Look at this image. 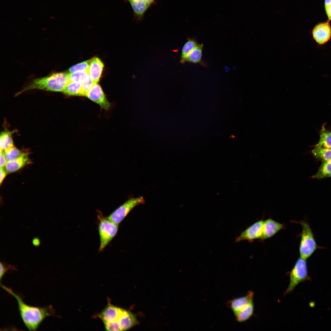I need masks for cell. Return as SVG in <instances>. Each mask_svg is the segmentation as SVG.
<instances>
[{
	"instance_id": "cell-1",
	"label": "cell",
	"mask_w": 331,
	"mask_h": 331,
	"mask_svg": "<svg viewBox=\"0 0 331 331\" xmlns=\"http://www.w3.org/2000/svg\"><path fill=\"white\" fill-rule=\"evenodd\" d=\"M0 286L16 299L21 317L25 325L29 330H36L46 318L55 315L54 309L51 306L42 307L28 305L24 303L21 297L14 292L11 289L1 283Z\"/></svg>"
},
{
	"instance_id": "cell-2",
	"label": "cell",
	"mask_w": 331,
	"mask_h": 331,
	"mask_svg": "<svg viewBox=\"0 0 331 331\" xmlns=\"http://www.w3.org/2000/svg\"><path fill=\"white\" fill-rule=\"evenodd\" d=\"M70 81L69 73L65 72H53L45 77L33 79L16 93L15 96L29 90L35 89L63 92Z\"/></svg>"
},
{
	"instance_id": "cell-3",
	"label": "cell",
	"mask_w": 331,
	"mask_h": 331,
	"mask_svg": "<svg viewBox=\"0 0 331 331\" xmlns=\"http://www.w3.org/2000/svg\"><path fill=\"white\" fill-rule=\"evenodd\" d=\"M299 223L302 228L299 246V254L300 257L306 259L310 257L319 247L308 222L304 220Z\"/></svg>"
},
{
	"instance_id": "cell-4",
	"label": "cell",
	"mask_w": 331,
	"mask_h": 331,
	"mask_svg": "<svg viewBox=\"0 0 331 331\" xmlns=\"http://www.w3.org/2000/svg\"><path fill=\"white\" fill-rule=\"evenodd\" d=\"M98 230L100 244L99 251H103L116 234L118 224L111 220L108 217L98 215Z\"/></svg>"
},
{
	"instance_id": "cell-5",
	"label": "cell",
	"mask_w": 331,
	"mask_h": 331,
	"mask_svg": "<svg viewBox=\"0 0 331 331\" xmlns=\"http://www.w3.org/2000/svg\"><path fill=\"white\" fill-rule=\"evenodd\" d=\"M306 260L301 257L299 258L289 272V283L284 295L291 292L300 283L309 279Z\"/></svg>"
},
{
	"instance_id": "cell-6",
	"label": "cell",
	"mask_w": 331,
	"mask_h": 331,
	"mask_svg": "<svg viewBox=\"0 0 331 331\" xmlns=\"http://www.w3.org/2000/svg\"><path fill=\"white\" fill-rule=\"evenodd\" d=\"M144 202L143 196L131 198L118 207L108 217L112 222L119 224L133 208Z\"/></svg>"
},
{
	"instance_id": "cell-7",
	"label": "cell",
	"mask_w": 331,
	"mask_h": 331,
	"mask_svg": "<svg viewBox=\"0 0 331 331\" xmlns=\"http://www.w3.org/2000/svg\"><path fill=\"white\" fill-rule=\"evenodd\" d=\"M85 96L106 110L111 108L110 103L107 100L101 86L97 83L93 85Z\"/></svg>"
},
{
	"instance_id": "cell-8",
	"label": "cell",
	"mask_w": 331,
	"mask_h": 331,
	"mask_svg": "<svg viewBox=\"0 0 331 331\" xmlns=\"http://www.w3.org/2000/svg\"><path fill=\"white\" fill-rule=\"evenodd\" d=\"M263 222V220H261L254 223L236 238L235 242L246 240L251 242L254 239H260L262 235Z\"/></svg>"
},
{
	"instance_id": "cell-9",
	"label": "cell",
	"mask_w": 331,
	"mask_h": 331,
	"mask_svg": "<svg viewBox=\"0 0 331 331\" xmlns=\"http://www.w3.org/2000/svg\"><path fill=\"white\" fill-rule=\"evenodd\" d=\"M312 34L315 41L322 45L327 42L331 36V29L329 21L318 25L314 29Z\"/></svg>"
},
{
	"instance_id": "cell-10",
	"label": "cell",
	"mask_w": 331,
	"mask_h": 331,
	"mask_svg": "<svg viewBox=\"0 0 331 331\" xmlns=\"http://www.w3.org/2000/svg\"><path fill=\"white\" fill-rule=\"evenodd\" d=\"M254 293L250 291L244 296L235 298L228 301L226 305L234 314L244 309L251 302L253 301Z\"/></svg>"
},
{
	"instance_id": "cell-11",
	"label": "cell",
	"mask_w": 331,
	"mask_h": 331,
	"mask_svg": "<svg viewBox=\"0 0 331 331\" xmlns=\"http://www.w3.org/2000/svg\"><path fill=\"white\" fill-rule=\"evenodd\" d=\"M124 2L130 4L133 11L134 20L138 22L144 19L145 13L150 7L144 0H124Z\"/></svg>"
},
{
	"instance_id": "cell-12",
	"label": "cell",
	"mask_w": 331,
	"mask_h": 331,
	"mask_svg": "<svg viewBox=\"0 0 331 331\" xmlns=\"http://www.w3.org/2000/svg\"><path fill=\"white\" fill-rule=\"evenodd\" d=\"M284 228L283 224L271 219H268L264 221L262 235L260 239L264 240L270 238Z\"/></svg>"
},
{
	"instance_id": "cell-13",
	"label": "cell",
	"mask_w": 331,
	"mask_h": 331,
	"mask_svg": "<svg viewBox=\"0 0 331 331\" xmlns=\"http://www.w3.org/2000/svg\"><path fill=\"white\" fill-rule=\"evenodd\" d=\"M117 321L122 331L128 330L137 324V321L134 314L121 308Z\"/></svg>"
},
{
	"instance_id": "cell-14",
	"label": "cell",
	"mask_w": 331,
	"mask_h": 331,
	"mask_svg": "<svg viewBox=\"0 0 331 331\" xmlns=\"http://www.w3.org/2000/svg\"><path fill=\"white\" fill-rule=\"evenodd\" d=\"M104 67V64L98 57L91 59L88 72L89 77L93 82L97 83L101 77Z\"/></svg>"
},
{
	"instance_id": "cell-15",
	"label": "cell",
	"mask_w": 331,
	"mask_h": 331,
	"mask_svg": "<svg viewBox=\"0 0 331 331\" xmlns=\"http://www.w3.org/2000/svg\"><path fill=\"white\" fill-rule=\"evenodd\" d=\"M121 308L109 304L98 315L103 323L117 321Z\"/></svg>"
},
{
	"instance_id": "cell-16",
	"label": "cell",
	"mask_w": 331,
	"mask_h": 331,
	"mask_svg": "<svg viewBox=\"0 0 331 331\" xmlns=\"http://www.w3.org/2000/svg\"><path fill=\"white\" fill-rule=\"evenodd\" d=\"M29 160L27 154L23 153L18 158L7 161L5 166V169L7 173L15 172L24 166Z\"/></svg>"
},
{
	"instance_id": "cell-17",
	"label": "cell",
	"mask_w": 331,
	"mask_h": 331,
	"mask_svg": "<svg viewBox=\"0 0 331 331\" xmlns=\"http://www.w3.org/2000/svg\"><path fill=\"white\" fill-rule=\"evenodd\" d=\"M316 147L331 150V131L323 126L320 131V139Z\"/></svg>"
},
{
	"instance_id": "cell-18",
	"label": "cell",
	"mask_w": 331,
	"mask_h": 331,
	"mask_svg": "<svg viewBox=\"0 0 331 331\" xmlns=\"http://www.w3.org/2000/svg\"><path fill=\"white\" fill-rule=\"evenodd\" d=\"M331 177V161L322 162L316 173L312 178L318 179Z\"/></svg>"
},
{
	"instance_id": "cell-19",
	"label": "cell",
	"mask_w": 331,
	"mask_h": 331,
	"mask_svg": "<svg viewBox=\"0 0 331 331\" xmlns=\"http://www.w3.org/2000/svg\"><path fill=\"white\" fill-rule=\"evenodd\" d=\"M82 86L80 82L70 81L63 92L68 96H82Z\"/></svg>"
},
{
	"instance_id": "cell-20",
	"label": "cell",
	"mask_w": 331,
	"mask_h": 331,
	"mask_svg": "<svg viewBox=\"0 0 331 331\" xmlns=\"http://www.w3.org/2000/svg\"><path fill=\"white\" fill-rule=\"evenodd\" d=\"M253 301L250 302L244 309L234 315L236 320L240 322L247 321L252 316L254 313Z\"/></svg>"
},
{
	"instance_id": "cell-21",
	"label": "cell",
	"mask_w": 331,
	"mask_h": 331,
	"mask_svg": "<svg viewBox=\"0 0 331 331\" xmlns=\"http://www.w3.org/2000/svg\"><path fill=\"white\" fill-rule=\"evenodd\" d=\"M14 131H4L1 133L0 136V151L14 146L12 134Z\"/></svg>"
},
{
	"instance_id": "cell-22",
	"label": "cell",
	"mask_w": 331,
	"mask_h": 331,
	"mask_svg": "<svg viewBox=\"0 0 331 331\" xmlns=\"http://www.w3.org/2000/svg\"><path fill=\"white\" fill-rule=\"evenodd\" d=\"M312 153L315 158L322 162L331 161V150L315 147Z\"/></svg>"
},
{
	"instance_id": "cell-23",
	"label": "cell",
	"mask_w": 331,
	"mask_h": 331,
	"mask_svg": "<svg viewBox=\"0 0 331 331\" xmlns=\"http://www.w3.org/2000/svg\"><path fill=\"white\" fill-rule=\"evenodd\" d=\"M203 46V44H197L188 55L186 61L195 63L200 62Z\"/></svg>"
},
{
	"instance_id": "cell-24",
	"label": "cell",
	"mask_w": 331,
	"mask_h": 331,
	"mask_svg": "<svg viewBox=\"0 0 331 331\" xmlns=\"http://www.w3.org/2000/svg\"><path fill=\"white\" fill-rule=\"evenodd\" d=\"M196 41L194 39H190L185 44L182 48L180 62L182 63L186 62L187 57L191 51L197 45Z\"/></svg>"
},
{
	"instance_id": "cell-25",
	"label": "cell",
	"mask_w": 331,
	"mask_h": 331,
	"mask_svg": "<svg viewBox=\"0 0 331 331\" xmlns=\"http://www.w3.org/2000/svg\"><path fill=\"white\" fill-rule=\"evenodd\" d=\"M70 81L78 82L83 83L90 78L88 70L78 71L69 74Z\"/></svg>"
},
{
	"instance_id": "cell-26",
	"label": "cell",
	"mask_w": 331,
	"mask_h": 331,
	"mask_svg": "<svg viewBox=\"0 0 331 331\" xmlns=\"http://www.w3.org/2000/svg\"><path fill=\"white\" fill-rule=\"evenodd\" d=\"M3 152L7 161L18 158L23 153L14 146L4 150Z\"/></svg>"
},
{
	"instance_id": "cell-27",
	"label": "cell",
	"mask_w": 331,
	"mask_h": 331,
	"mask_svg": "<svg viewBox=\"0 0 331 331\" xmlns=\"http://www.w3.org/2000/svg\"><path fill=\"white\" fill-rule=\"evenodd\" d=\"M91 59L82 62L71 67L69 69L70 73L78 71L88 70Z\"/></svg>"
},
{
	"instance_id": "cell-28",
	"label": "cell",
	"mask_w": 331,
	"mask_h": 331,
	"mask_svg": "<svg viewBox=\"0 0 331 331\" xmlns=\"http://www.w3.org/2000/svg\"><path fill=\"white\" fill-rule=\"evenodd\" d=\"M106 331H122L118 322L117 321L104 323Z\"/></svg>"
},
{
	"instance_id": "cell-29",
	"label": "cell",
	"mask_w": 331,
	"mask_h": 331,
	"mask_svg": "<svg viewBox=\"0 0 331 331\" xmlns=\"http://www.w3.org/2000/svg\"><path fill=\"white\" fill-rule=\"evenodd\" d=\"M0 280L1 282L2 278L5 274L9 270H15L17 269L14 266L7 265L5 263L1 262L0 263Z\"/></svg>"
},
{
	"instance_id": "cell-30",
	"label": "cell",
	"mask_w": 331,
	"mask_h": 331,
	"mask_svg": "<svg viewBox=\"0 0 331 331\" xmlns=\"http://www.w3.org/2000/svg\"><path fill=\"white\" fill-rule=\"evenodd\" d=\"M94 83L90 78L87 81L82 83V96H85Z\"/></svg>"
},
{
	"instance_id": "cell-31",
	"label": "cell",
	"mask_w": 331,
	"mask_h": 331,
	"mask_svg": "<svg viewBox=\"0 0 331 331\" xmlns=\"http://www.w3.org/2000/svg\"><path fill=\"white\" fill-rule=\"evenodd\" d=\"M7 161L3 151H0V167H4L5 166Z\"/></svg>"
},
{
	"instance_id": "cell-32",
	"label": "cell",
	"mask_w": 331,
	"mask_h": 331,
	"mask_svg": "<svg viewBox=\"0 0 331 331\" xmlns=\"http://www.w3.org/2000/svg\"><path fill=\"white\" fill-rule=\"evenodd\" d=\"M4 167H0V185L1 184L2 182L4 180L7 174V173L6 169Z\"/></svg>"
},
{
	"instance_id": "cell-33",
	"label": "cell",
	"mask_w": 331,
	"mask_h": 331,
	"mask_svg": "<svg viewBox=\"0 0 331 331\" xmlns=\"http://www.w3.org/2000/svg\"><path fill=\"white\" fill-rule=\"evenodd\" d=\"M326 13L329 18V20H331V4L325 6Z\"/></svg>"
},
{
	"instance_id": "cell-34",
	"label": "cell",
	"mask_w": 331,
	"mask_h": 331,
	"mask_svg": "<svg viewBox=\"0 0 331 331\" xmlns=\"http://www.w3.org/2000/svg\"><path fill=\"white\" fill-rule=\"evenodd\" d=\"M33 245L35 246H38L40 245V239L38 238H34L32 240Z\"/></svg>"
},
{
	"instance_id": "cell-35",
	"label": "cell",
	"mask_w": 331,
	"mask_h": 331,
	"mask_svg": "<svg viewBox=\"0 0 331 331\" xmlns=\"http://www.w3.org/2000/svg\"><path fill=\"white\" fill-rule=\"evenodd\" d=\"M144 1L150 7L157 3L156 0H144Z\"/></svg>"
},
{
	"instance_id": "cell-36",
	"label": "cell",
	"mask_w": 331,
	"mask_h": 331,
	"mask_svg": "<svg viewBox=\"0 0 331 331\" xmlns=\"http://www.w3.org/2000/svg\"><path fill=\"white\" fill-rule=\"evenodd\" d=\"M331 4V0H325V6H326Z\"/></svg>"
}]
</instances>
